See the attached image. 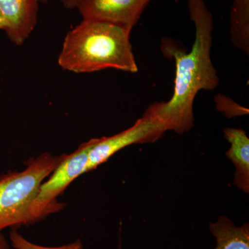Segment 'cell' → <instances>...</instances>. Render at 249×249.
Listing matches in <instances>:
<instances>
[{"label":"cell","instance_id":"obj_2","mask_svg":"<svg viewBox=\"0 0 249 249\" xmlns=\"http://www.w3.org/2000/svg\"><path fill=\"white\" fill-rule=\"evenodd\" d=\"M131 31L110 23L83 19L65 36L59 66L76 73L106 69L137 73L139 69L130 42Z\"/></svg>","mask_w":249,"mask_h":249},{"label":"cell","instance_id":"obj_13","mask_svg":"<svg viewBox=\"0 0 249 249\" xmlns=\"http://www.w3.org/2000/svg\"><path fill=\"white\" fill-rule=\"evenodd\" d=\"M65 8L68 9H76L80 0H59Z\"/></svg>","mask_w":249,"mask_h":249},{"label":"cell","instance_id":"obj_15","mask_svg":"<svg viewBox=\"0 0 249 249\" xmlns=\"http://www.w3.org/2000/svg\"><path fill=\"white\" fill-rule=\"evenodd\" d=\"M6 23H5L4 18H3L2 16H1V15L0 14V29H1V30H4L5 31V30H6Z\"/></svg>","mask_w":249,"mask_h":249},{"label":"cell","instance_id":"obj_11","mask_svg":"<svg viewBox=\"0 0 249 249\" xmlns=\"http://www.w3.org/2000/svg\"><path fill=\"white\" fill-rule=\"evenodd\" d=\"M9 239L11 246L16 249H83V244L79 239L71 243L59 247H45L36 245L27 240L17 230L11 231L9 234Z\"/></svg>","mask_w":249,"mask_h":249},{"label":"cell","instance_id":"obj_1","mask_svg":"<svg viewBox=\"0 0 249 249\" xmlns=\"http://www.w3.org/2000/svg\"><path fill=\"white\" fill-rule=\"evenodd\" d=\"M188 10L196 29L193 47L187 52L171 39H163L162 53L175 62L174 91L169 101L154 103L167 131L178 134L186 133L194 126L193 104L198 92L213 91L219 83L211 57L213 15L204 0H188Z\"/></svg>","mask_w":249,"mask_h":249},{"label":"cell","instance_id":"obj_14","mask_svg":"<svg viewBox=\"0 0 249 249\" xmlns=\"http://www.w3.org/2000/svg\"><path fill=\"white\" fill-rule=\"evenodd\" d=\"M0 249H11L9 242L1 232H0Z\"/></svg>","mask_w":249,"mask_h":249},{"label":"cell","instance_id":"obj_10","mask_svg":"<svg viewBox=\"0 0 249 249\" xmlns=\"http://www.w3.org/2000/svg\"><path fill=\"white\" fill-rule=\"evenodd\" d=\"M230 34L232 44L249 54V0H233L230 11Z\"/></svg>","mask_w":249,"mask_h":249},{"label":"cell","instance_id":"obj_16","mask_svg":"<svg viewBox=\"0 0 249 249\" xmlns=\"http://www.w3.org/2000/svg\"><path fill=\"white\" fill-rule=\"evenodd\" d=\"M116 249H123L122 247H121V239H119V245H118L117 248Z\"/></svg>","mask_w":249,"mask_h":249},{"label":"cell","instance_id":"obj_7","mask_svg":"<svg viewBox=\"0 0 249 249\" xmlns=\"http://www.w3.org/2000/svg\"><path fill=\"white\" fill-rule=\"evenodd\" d=\"M48 0H0V14L6 24L5 30L11 42L22 45L37 22L39 4Z\"/></svg>","mask_w":249,"mask_h":249},{"label":"cell","instance_id":"obj_9","mask_svg":"<svg viewBox=\"0 0 249 249\" xmlns=\"http://www.w3.org/2000/svg\"><path fill=\"white\" fill-rule=\"evenodd\" d=\"M209 230L216 240L214 249H249V224L236 226L227 216L218 217L209 224Z\"/></svg>","mask_w":249,"mask_h":249},{"label":"cell","instance_id":"obj_8","mask_svg":"<svg viewBox=\"0 0 249 249\" xmlns=\"http://www.w3.org/2000/svg\"><path fill=\"white\" fill-rule=\"evenodd\" d=\"M224 135L230 143L227 157L235 166L234 184L237 188L249 193V139L247 132L241 128L228 127Z\"/></svg>","mask_w":249,"mask_h":249},{"label":"cell","instance_id":"obj_4","mask_svg":"<svg viewBox=\"0 0 249 249\" xmlns=\"http://www.w3.org/2000/svg\"><path fill=\"white\" fill-rule=\"evenodd\" d=\"M166 131L164 124L157 115L153 103L129 128L111 137L93 139L87 171L94 170L124 147L134 144L157 142Z\"/></svg>","mask_w":249,"mask_h":249},{"label":"cell","instance_id":"obj_5","mask_svg":"<svg viewBox=\"0 0 249 249\" xmlns=\"http://www.w3.org/2000/svg\"><path fill=\"white\" fill-rule=\"evenodd\" d=\"M92 145L91 139L81 144L73 153L66 155L50 178L41 184L34 201V212L38 222L65 207V204L59 202L57 199L72 181L88 173L89 152Z\"/></svg>","mask_w":249,"mask_h":249},{"label":"cell","instance_id":"obj_3","mask_svg":"<svg viewBox=\"0 0 249 249\" xmlns=\"http://www.w3.org/2000/svg\"><path fill=\"white\" fill-rule=\"evenodd\" d=\"M65 157L45 152L28 160L22 171L0 176V232L7 228L17 230L38 222L34 201L39 188Z\"/></svg>","mask_w":249,"mask_h":249},{"label":"cell","instance_id":"obj_12","mask_svg":"<svg viewBox=\"0 0 249 249\" xmlns=\"http://www.w3.org/2000/svg\"><path fill=\"white\" fill-rule=\"evenodd\" d=\"M214 102L218 111L225 114L227 117H235L249 114L248 109L240 106L232 98L220 93L214 96Z\"/></svg>","mask_w":249,"mask_h":249},{"label":"cell","instance_id":"obj_6","mask_svg":"<svg viewBox=\"0 0 249 249\" xmlns=\"http://www.w3.org/2000/svg\"><path fill=\"white\" fill-rule=\"evenodd\" d=\"M151 0H80L83 19L101 21L132 31Z\"/></svg>","mask_w":249,"mask_h":249}]
</instances>
